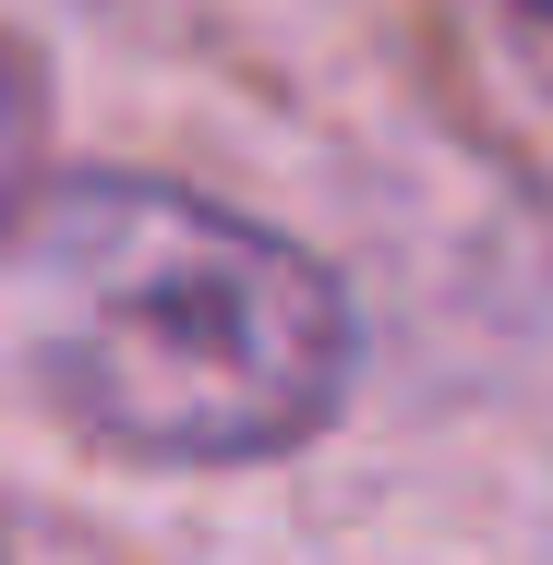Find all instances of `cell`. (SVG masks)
Listing matches in <instances>:
<instances>
[{
  "label": "cell",
  "instance_id": "3957f363",
  "mask_svg": "<svg viewBox=\"0 0 553 565\" xmlns=\"http://www.w3.org/2000/svg\"><path fill=\"white\" fill-rule=\"evenodd\" d=\"M518 12H542V24H553V0H518Z\"/></svg>",
  "mask_w": 553,
  "mask_h": 565
},
{
  "label": "cell",
  "instance_id": "7a4b0ae2",
  "mask_svg": "<svg viewBox=\"0 0 553 565\" xmlns=\"http://www.w3.org/2000/svg\"><path fill=\"white\" fill-rule=\"evenodd\" d=\"M36 181H49V73L24 36H0V241L24 228Z\"/></svg>",
  "mask_w": 553,
  "mask_h": 565
},
{
  "label": "cell",
  "instance_id": "6da1fadb",
  "mask_svg": "<svg viewBox=\"0 0 553 565\" xmlns=\"http://www.w3.org/2000/svg\"><path fill=\"white\" fill-rule=\"evenodd\" d=\"M61 422L145 469H253L349 409L361 313L301 241L145 169L36 181L0 241Z\"/></svg>",
  "mask_w": 553,
  "mask_h": 565
}]
</instances>
